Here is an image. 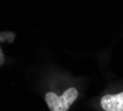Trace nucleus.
Segmentation results:
<instances>
[{
  "label": "nucleus",
  "mask_w": 123,
  "mask_h": 111,
  "mask_svg": "<svg viewBox=\"0 0 123 111\" xmlns=\"http://www.w3.org/2000/svg\"><path fill=\"white\" fill-rule=\"evenodd\" d=\"M78 94L79 93L75 88H69L62 96H58L55 92H48L44 96V100L51 111H67L75 101Z\"/></svg>",
  "instance_id": "obj_1"
},
{
  "label": "nucleus",
  "mask_w": 123,
  "mask_h": 111,
  "mask_svg": "<svg viewBox=\"0 0 123 111\" xmlns=\"http://www.w3.org/2000/svg\"><path fill=\"white\" fill-rule=\"evenodd\" d=\"M101 107L105 111H123V92L102 97Z\"/></svg>",
  "instance_id": "obj_2"
}]
</instances>
